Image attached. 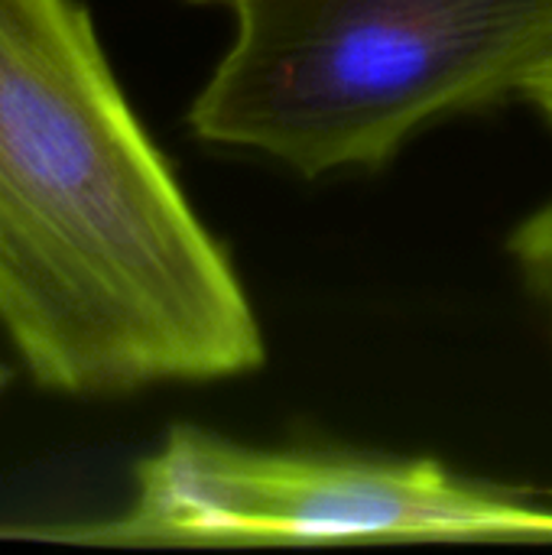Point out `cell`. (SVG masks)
<instances>
[{"instance_id": "6da1fadb", "label": "cell", "mask_w": 552, "mask_h": 555, "mask_svg": "<svg viewBox=\"0 0 552 555\" xmlns=\"http://www.w3.org/2000/svg\"><path fill=\"white\" fill-rule=\"evenodd\" d=\"M0 328L33 384L68 397L224 380L267 358L78 0H0Z\"/></svg>"}, {"instance_id": "7a4b0ae2", "label": "cell", "mask_w": 552, "mask_h": 555, "mask_svg": "<svg viewBox=\"0 0 552 555\" xmlns=\"http://www.w3.org/2000/svg\"><path fill=\"white\" fill-rule=\"evenodd\" d=\"M198 140L303 176L384 166L416 130L552 75V0H228Z\"/></svg>"}, {"instance_id": "3957f363", "label": "cell", "mask_w": 552, "mask_h": 555, "mask_svg": "<svg viewBox=\"0 0 552 555\" xmlns=\"http://www.w3.org/2000/svg\"><path fill=\"white\" fill-rule=\"evenodd\" d=\"M65 537L120 546L552 543V504L433 459L254 449L198 426H176L137 462L127 511Z\"/></svg>"}, {"instance_id": "277c9868", "label": "cell", "mask_w": 552, "mask_h": 555, "mask_svg": "<svg viewBox=\"0 0 552 555\" xmlns=\"http://www.w3.org/2000/svg\"><path fill=\"white\" fill-rule=\"evenodd\" d=\"M511 254L517 257L527 286L552 312V202L517 228L511 237Z\"/></svg>"}, {"instance_id": "5b68a950", "label": "cell", "mask_w": 552, "mask_h": 555, "mask_svg": "<svg viewBox=\"0 0 552 555\" xmlns=\"http://www.w3.org/2000/svg\"><path fill=\"white\" fill-rule=\"evenodd\" d=\"M530 101L543 111V117H547V124L552 127V75H547L537 88H534V94H530Z\"/></svg>"}, {"instance_id": "8992f818", "label": "cell", "mask_w": 552, "mask_h": 555, "mask_svg": "<svg viewBox=\"0 0 552 555\" xmlns=\"http://www.w3.org/2000/svg\"><path fill=\"white\" fill-rule=\"evenodd\" d=\"M7 380H10V371H7V364L0 361V390L7 387Z\"/></svg>"}, {"instance_id": "52a82bcc", "label": "cell", "mask_w": 552, "mask_h": 555, "mask_svg": "<svg viewBox=\"0 0 552 555\" xmlns=\"http://www.w3.org/2000/svg\"><path fill=\"white\" fill-rule=\"evenodd\" d=\"M550 498H552V491H550Z\"/></svg>"}]
</instances>
